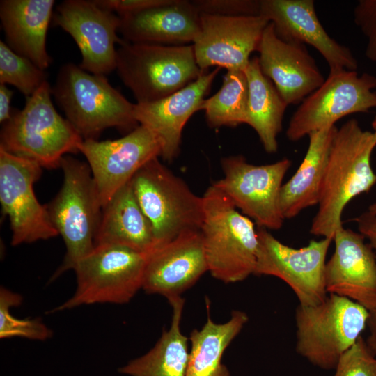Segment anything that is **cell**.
<instances>
[{
    "label": "cell",
    "mask_w": 376,
    "mask_h": 376,
    "mask_svg": "<svg viewBox=\"0 0 376 376\" xmlns=\"http://www.w3.org/2000/svg\"><path fill=\"white\" fill-rule=\"evenodd\" d=\"M376 133L363 130L356 119L337 129L321 187L318 210L310 233L331 238L343 227L341 217L347 203L368 192L376 184L370 164Z\"/></svg>",
    "instance_id": "6da1fadb"
},
{
    "label": "cell",
    "mask_w": 376,
    "mask_h": 376,
    "mask_svg": "<svg viewBox=\"0 0 376 376\" xmlns=\"http://www.w3.org/2000/svg\"><path fill=\"white\" fill-rule=\"evenodd\" d=\"M52 87L45 81L27 97L22 109L13 111L2 125L0 148L42 168L60 167L68 153H77L83 138L58 113L52 101Z\"/></svg>",
    "instance_id": "7a4b0ae2"
},
{
    "label": "cell",
    "mask_w": 376,
    "mask_h": 376,
    "mask_svg": "<svg viewBox=\"0 0 376 376\" xmlns=\"http://www.w3.org/2000/svg\"><path fill=\"white\" fill-rule=\"evenodd\" d=\"M202 197L203 219L200 231L208 272L225 283L244 281L254 274L257 228L213 184Z\"/></svg>",
    "instance_id": "3957f363"
},
{
    "label": "cell",
    "mask_w": 376,
    "mask_h": 376,
    "mask_svg": "<svg viewBox=\"0 0 376 376\" xmlns=\"http://www.w3.org/2000/svg\"><path fill=\"white\" fill-rule=\"evenodd\" d=\"M52 95L83 139H97L109 127L130 132L139 125L134 116V104L106 76L90 73L72 63L59 69Z\"/></svg>",
    "instance_id": "277c9868"
},
{
    "label": "cell",
    "mask_w": 376,
    "mask_h": 376,
    "mask_svg": "<svg viewBox=\"0 0 376 376\" xmlns=\"http://www.w3.org/2000/svg\"><path fill=\"white\" fill-rule=\"evenodd\" d=\"M60 168L63 173L61 188L45 206L51 223L64 241L66 253L51 281L73 269L95 249L102 210L88 164L65 155Z\"/></svg>",
    "instance_id": "5b68a950"
},
{
    "label": "cell",
    "mask_w": 376,
    "mask_h": 376,
    "mask_svg": "<svg viewBox=\"0 0 376 376\" xmlns=\"http://www.w3.org/2000/svg\"><path fill=\"white\" fill-rule=\"evenodd\" d=\"M116 70L138 104L163 99L205 72L196 63L193 45L130 43L124 40L117 49Z\"/></svg>",
    "instance_id": "8992f818"
},
{
    "label": "cell",
    "mask_w": 376,
    "mask_h": 376,
    "mask_svg": "<svg viewBox=\"0 0 376 376\" xmlns=\"http://www.w3.org/2000/svg\"><path fill=\"white\" fill-rule=\"evenodd\" d=\"M130 184L151 226L155 248L181 234L201 230L203 197L195 194L159 157L144 164Z\"/></svg>",
    "instance_id": "52a82bcc"
},
{
    "label": "cell",
    "mask_w": 376,
    "mask_h": 376,
    "mask_svg": "<svg viewBox=\"0 0 376 376\" xmlns=\"http://www.w3.org/2000/svg\"><path fill=\"white\" fill-rule=\"evenodd\" d=\"M368 316L360 304L334 294L318 305L299 304L295 315L296 352L315 366L335 369L361 336Z\"/></svg>",
    "instance_id": "ba28073f"
},
{
    "label": "cell",
    "mask_w": 376,
    "mask_h": 376,
    "mask_svg": "<svg viewBox=\"0 0 376 376\" xmlns=\"http://www.w3.org/2000/svg\"><path fill=\"white\" fill-rule=\"evenodd\" d=\"M148 254L113 244L96 246L74 267V295L52 312L82 305L130 301L142 288Z\"/></svg>",
    "instance_id": "9c48e42d"
},
{
    "label": "cell",
    "mask_w": 376,
    "mask_h": 376,
    "mask_svg": "<svg viewBox=\"0 0 376 376\" xmlns=\"http://www.w3.org/2000/svg\"><path fill=\"white\" fill-rule=\"evenodd\" d=\"M376 77L357 70L329 71L328 77L308 95L292 114L286 130L290 141L335 125L342 118L376 108Z\"/></svg>",
    "instance_id": "30bf717a"
},
{
    "label": "cell",
    "mask_w": 376,
    "mask_h": 376,
    "mask_svg": "<svg viewBox=\"0 0 376 376\" xmlns=\"http://www.w3.org/2000/svg\"><path fill=\"white\" fill-rule=\"evenodd\" d=\"M221 163L224 177L212 184L257 227L281 228L285 219L279 207V194L291 160L283 158L272 164L256 165L242 155H233L222 158Z\"/></svg>",
    "instance_id": "8fae6325"
},
{
    "label": "cell",
    "mask_w": 376,
    "mask_h": 376,
    "mask_svg": "<svg viewBox=\"0 0 376 376\" xmlns=\"http://www.w3.org/2000/svg\"><path fill=\"white\" fill-rule=\"evenodd\" d=\"M258 246L255 275L276 276L292 290L299 305L315 306L327 297L326 258L331 238L311 240L306 246H288L267 231L257 227Z\"/></svg>",
    "instance_id": "7c38bea8"
},
{
    "label": "cell",
    "mask_w": 376,
    "mask_h": 376,
    "mask_svg": "<svg viewBox=\"0 0 376 376\" xmlns=\"http://www.w3.org/2000/svg\"><path fill=\"white\" fill-rule=\"evenodd\" d=\"M41 174L38 164L0 148V203L9 219L13 246L58 235L33 191Z\"/></svg>",
    "instance_id": "4fadbf2b"
},
{
    "label": "cell",
    "mask_w": 376,
    "mask_h": 376,
    "mask_svg": "<svg viewBox=\"0 0 376 376\" xmlns=\"http://www.w3.org/2000/svg\"><path fill=\"white\" fill-rule=\"evenodd\" d=\"M79 152L87 160L103 208L144 164L160 157L162 150L155 135L139 125L118 139H84Z\"/></svg>",
    "instance_id": "5bb4252c"
},
{
    "label": "cell",
    "mask_w": 376,
    "mask_h": 376,
    "mask_svg": "<svg viewBox=\"0 0 376 376\" xmlns=\"http://www.w3.org/2000/svg\"><path fill=\"white\" fill-rule=\"evenodd\" d=\"M53 19L68 33L81 54L79 66L95 75H107L116 68V44L120 17L94 0H65L56 7Z\"/></svg>",
    "instance_id": "9a60e30c"
},
{
    "label": "cell",
    "mask_w": 376,
    "mask_h": 376,
    "mask_svg": "<svg viewBox=\"0 0 376 376\" xmlns=\"http://www.w3.org/2000/svg\"><path fill=\"white\" fill-rule=\"evenodd\" d=\"M201 31L193 42L196 63L203 71L212 66L245 71L257 51L269 20L261 15L224 17L201 13Z\"/></svg>",
    "instance_id": "2e32d148"
},
{
    "label": "cell",
    "mask_w": 376,
    "mask_h": 376,
    "mask_svg": "<svg viewBox=\"0 0 376 376\" xmlns=\"http://www.w3.org/2000/svg\"><path fill=\"white\" fill-rule=\"evenodd\" d=\"M360 233L343 226L335 233V250L325 266L327 294L357 302L369 312L376 311V257Z\"/></svg>",
    "instance_id": "e0dca14e"
},
{
    "label": "cell",
    "mask_w": 376,
    "mask_h": 376,
    "mask_svg": "<svg viewBox=\"0 0 376 376\" xmlns=\"http://www.w3.org/2000/svg\"><path fill=\"white\" fill-rule=\"evenodd\" d=\"M258 52L261 72L288 105L301 102L325 80L305 45L283 40L272 22L263 31Z\"/></svg>",
    "instance_id": "ac0fdd59"
},
{
    "label": "cell",
    "mask_w": 376,
    "mask_h": 376,
    "mask_svg": "<svg viewBox=\"0 0 376 376\" xmlns=\"http://www.w3.org/2000/svg\"><path fill=\"white\" fill-rule=\"evenodd\" d=\"M260 15L274 24L283 40L318 50L329 71L357 70L358 62L350 49L332 38L320 23L313 0H260Z\"/></svg>",
    "instance_id": "d6986e66"
},
{
    "label": "cell",
    "mask_w": 376,
    "mask_h": 376,
    "mask_svg": "<svg viewBox=\"0 0 376 376\" xmlns=\"http://www.w3.org/2000/svg\"><path fill=\"white\" fill-rule=\"evenodd\" d=\"M207 271L201 231L187 232L148 254L141 289L169 300L180 297Z\"/></svg>",
    "instance_id": "ffe728a7"
},
{
    "label": "cell",
    "mask_w": 376,
    "mask_h": 376,
    "mask_svg": "<svg viewBox=\"0 0 376 376\" xmlns=\"http://www.w3.org/2000/svg\"><path fill=\"white\" fill-rule=\"evenodd\" d=\"M220 68L205 71L198 79L157 101L134 104V116L150 130L161 146V157L171 162L180 152L183 128L201 107Z\"/></svg>",
    "instance_id": "44dd1931"
},
{
    "label": "cell",
    "mask_w": 376,
    "mask_h": 376,
    "mask_svg": "<svg viewBox=\"0 0 376 376\" xmlns=\"http://www.w3.org/2000/svg\"><path fill=\"white\" fill-rule=\"evenodd\" d=\"M200 16L191 1L171 0L166 4L119 16L118 33L130 43L185 45L194 42L198 36Z\"/></svg>",
    "instance_id": "7402d4cb"
},
{
    "label": "cell",
    "mask_w": 376,
    "mask_h": 376,
    "mask_svg": "<svg viewBox=\"0 0 376 376\" xmlns=\"http://www.w3.org/2000/svg\"><path fill=\"white\" fill-rule=\"evenodd\" d=\"M54 0H1L0 19L6 45L40 68L52 63L47 33L53 16Z\"/></svg>",
    "instance_id": "603a6c76"
},
{
    "label": "cell",
    "mask_w": 376,
    "mask_h": 376,
    "mask_svg": "<svg viewBox=\"0 0 376 376\" xmlns=\"http://www.w3.org/2000/svg\"><path fill=\"white\" fill-rule=\"evenodd\" d=\"M337 127L335 125L313 132L302 162L295 174L283 184L279 207L284 219L318 204L329 152Z\"/></svg>",
    "instance_id": "cb8c5ba5"
},
{
    "label": "cell",
    "mask_w": 376,
    "mask_h": 376,
    "mask_svg": "<svg viewBox=\"0 0 376 376\" xmlns=\"http://www.w3.org/2000/svg\"><path fill=\"white\" fill-rule=\"evenodd\" d=\"M120 245L150 253L155 249L151 226L143 212L130 181L102 208L95 246Z\"/></svg>",
    "instance_id": "d4e9b609"
},
{
    "label": "cell",
    "mask_w": 376,
    "mask_h": 376,
    "mask_svg": "<svg viewBox=\"0 0 376 376\" xmlns=\"http://www.w3.org/2000/svg\"><path fill=\"white\" fill-rule=\"evenodd\" d=\"M168 301L173 311L169 329L163 331L147 353L119 368L120 373L130 376L187 375L189 338L180 330L185 300L180 296Z\"/></svg>",
    "instance_id": "484cf974"
},
{
    "label": "cell",
    "mask_w": 376,
    "mask_h": 376,
    "mask_svg": "<svg viewBox=\"0 0 376 376\" xmlns=\"http://www.w3.org/2000/svg\"><path fill=\"white\" fill-rule=\"evenodd\" d=\"M201 329H194L189 336L190 349L186 376H230L222 363L223 354L249 321L248 315L239 310L231 312L224 323L214 322L210 315Z\"/></svg>",
    "instance_id": "4316f807"
},
{
    "label": "cell",
    "mask_w": 376,
    "mask_h": 376,
    "mask_svg": "<svg viewBox=\"0 0 376 376\" xmlns=\"http://www.w3.org/2000/svg\"><path fill=\"white\" fill-rule=\"evenodd\" d=\"M249 96L245 124L257 133L265 150L277 152V136L288 106L273 83L261 72L258 57L251 58L245 70Z\"/></svg>",
    "instance_id": "83f0119b"
},
{
    "label": "cell",
    "mask_w": 376,
    "mask_h": 376,
    "mask_svg": "<svg viewBox=\"0 0 376 376\" xmlns=\"http://www.w3.org/2000/svg\"><path fill=\"white\" fill-rule=\"evenodd\" d=\"M249 96L245 71L228 70L220 89L205 99L201 110L205 111L210 127H236L245 123Z\"/></svg>",
    "instance_id": "f1b7e54d"
},
{
    "label": "cell",
    "mask_w": 376,
    "mask_h": 376,
    "mask_svg": "<svg viewBox=\"0 0 376 376\" xmlns=\"http://www.w3.org/2000/svg\"><path fill=\"white\" fill-rule=\"evenodd\" d=\"M47 81L45 70L0 41V84L13 85L27 97Z\"/></svg>",
    "instance_id": "f546056e"
},
{
    "label": "cell",
    "mask_w": 376,
    "mask_h": 376,
    "mask_svg": "<svg viewBox=\"0 0 376 376\" xmlns=\"http://www.w3.org/2000/svg\"><path fill=\"white\" fill-rule=\"evenodd\" d=\"M22 302L20 295L3 287L0 289V338L22 337L44 340L52 336V331L37 319H19L10 313V308Z\"/></svg>",
    "instance_id": "4dcf8cb0"
},
{
    "label": "cell",
    "mask_w": 376,
    "mask_h": 376,
    "mask_svg": "<svg viewBox=\"0 0 376 376\" xmlns=\"http://www.w3.org/2000/svg\"><path fill=\"white\" fill-rule=\"evenodd\" d=\"M334 376H376V357L361 336L340 357Z\"/></svg>",
    "instance_id": "1f68e13d"
},
{
    "label": "cell",
    "mask_w": 376,
    "mask_h": 376,
    "mask_svg": "<svg viewBox=\"0 0 376 376\" xmlns=\"http://www.w3.org/2000/svg\"><path fill=\"white\" fill-rule=\"evenodd\" d=\"M200 13L224 17L260 15V0H194Z\"/></svg>",
    "instance_id": "d6a6232c"
},
{
    "label": "cell",
    "mask_w": 376,
    "mask_h": 376,
    "mask_svg": "<svg viewBox=\"0 0 376 376\" xmlns=\"http://www.w3.org/2000/svg\"><path fill=\"white\" fill-rule=\"evenodd\" d=\"M354 22L366 38V56L376 61V0H359L354 8Z\"/></svg>",
    "instance_id": "836d02e7"
},
{
    "label": "cell",
    "mask_w": 376,
    "mask_h": 376,
    "mask_svg": "<svg viewBox=\"0 0 376 376\" xmlns=\"http://www.w3.org/2000/svg\"><path fill=\"white\" fill-rule=\"evenodd\" d=\"M100 6L121 16L166 4L171 0H94Z\"/></svg>",
    "instance_id": "e575fe53"
},
{
    "label": "cell",
    "mask_w": 376,
    "mask_h": 376,
    "mask_svg": "<svg viewBox=\"0 0 376 376\" xmlns=\"http://www.w3.org/2000/svg\"><path fill=\"white\" fill-rule=\"evenodd\" d=\"M359 231L369 240L376 257V215L368 210L354 219Z\"/></svg>",
    "instance_id": "d590c367"
},
{
    "label": "cell",
    "mask_w": 376,
    "mask_h": 376,
    "mask_svg": "<svg viewBox=\"0 0 376 376\" xmlns=\"http://www.w3.org/2000/svg\"><path fill=\"white\" fill-rule=\"evenodd\" d=\"M13 91L5 84H0V123L4 124L12 116L13 110L10 107Z\"/></svg>",
    "instance_id": "8d00e7d4"
},
{
    "label": "cell",
    "mask_w": 376,
    "mask_h": 376,
    "mask_svg": "<svg viewBox=\"0 0 376 376\" xmlns=\"http://www.w3.org/2000/svg\"><path fill=\"white\" fill-rule=\"evenodd\" d=\"M367 325L370 334L366 341L370 351L376 357V311L369 312Z\"/></svg>",
    "instance_id": "74e56055"
},
{
    "label": "cell",
    "mask_w": 376,
    "mask_h": 376,
    "mask_svg": "<svg viewBox=\"0 0 376 376\" xmlns=\"http://www.w3.org/2000/svg\"><path fill=\"white\" fill-rule=\"evenodd\" d=\"M370 212L376 215V202L372 203L369 207L368 210Z\"/></svg>",
    "instance_id": "f35d334b"
},
{
    "label": "cell",
    "mask_w": 376,
    "mask_h": 376,
    "mask_svg": "<svg viewBox=\"0 0 376 376\" xmlns=\"http://www.w3.org/2000/svg\"><path fill=\"white\" fill-rule=\"evenodd\" d=\"M372 127L373 129V132L376 133V115L372 121Z\"/></svg>",
    "instance_id": "ab89813d"
}]
</instances>
